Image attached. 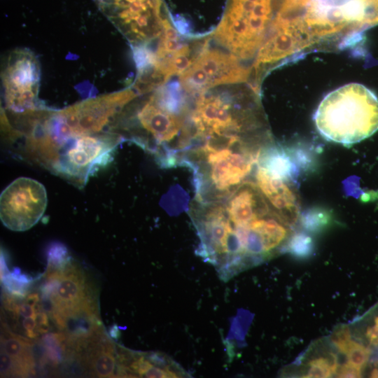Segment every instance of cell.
Segmentation results:
<instances>
[{"label":"cell","mask_w":378,"mask_h":378,"mask_svg":"<svg viewBox=\"0 0 378 378\" xmlns=\"http://www.w3.org/2000/svg\"><path fill=\"white\" fill-rule=\"evenodd\" d=\"M190 103L178 81H167L141 102L134 114L138 134L132 141L154 153L160 164L180 162L191 144Z\"/></svg>","instance_id":"cell-1"},{"label":"cell","mask_w":378,"mask_h":378,"mask_svg":"<svg viewBox=\"0 0 378 378\" xmlns=\"http://www.w3.org/2000/svg\"><path fill=\"white\" fill-rule=\"evenodd\" d=\"M262 148L253 139L208 140L191 146L180 163L195 172L197 201L227 199L246 181Z\"/></svg>","instance_id":"cell-2"},{"label":"cell","mask_w":378,"mask_h":378,"mask_svg":"<svg viewBox=\"0 0 378 378\" xmlns=\"http://www.w3.org/2000/svg\"><path fill=\"white\" fill-rule=\"evenodd\" d=\"M238 84L217 86L191 97L188 117L191 144L250 138L248 134L257 127L252 97Z\"/></svg>","instance_id":"cell-3"},{"label":"cell","mask_w":378,"mask_h":378,"mask_svg":"<svg viewBox=\"0 0 378 378\" xmlns=\"http://www.w3.org/2000/svg\"><path fill=\"white\" fill-rule=\"evenodd\" d=\"M314 120L326 140L345 146L358 143L378 131V98L361 84L345 85L323 99Z\"/></svg>","instance_id":"cell-4"},{"label":"cell","mask_w":378,"mask_h":378,"mask_svg":"<svg viewBox=\"0 0 378 378\" xmlns=\"http://www.w3.org/2000/svg\"><path fill=\"white\" fill-rule=\"evenodd\" d=\"M138 94L134 88H128L52 112L40 123V130L49 141L60 148L74 138L97 134Z\"/></svg>","instance_id":"cell-5"},{"label":"cell","mask_w":378,"mask_h":378,"mask_svg":"<svg viewBox=\"0 0 378 378\" xmlns=\"http://www.w3.org/2000/svg\"><path fill=\"white\" fill-rule=\"evenodd\" d=\"M272 0H228L211 38L239 59L251 57L262 43Z\"/></svg>","instance_id":"cell-6"},{"label":"cell","mask_w":378,"mask_h":378,"mask_svg":"<svg viewBox=\"0 0 378 378\" xmlns=\"http://www.w3.org/2000/svg\"><path fill=\"white\" fill-rule=\"evenodd\" d=\"M53 263V262L49 261ZM48 272L47 294L58 323L62 326L69 319L97 315V306L92 286L80 267L69 258Z\"/></svg>","instance_id":"cell-7"},{"label":"cell","mask_w":378,"mask_h":378,"mask_svg":"<svg viewBox=\"0 0 378 378\" xmlns=\"http://www.w3.org/2000/svg\"><path fill=\"white\" fill-rule=\"evenodd\" d=\"M248 74L237 57L222 47L210 46L209 42L178 82L187 95L194 97L217 86L244 82Z\"/></svg>","instance_id":"cell-8"},{"label":"cell","mask_w":378,"mask_h":378,"mask_svg":"<svg viewBox=\"0 0 378 378\" xmlns=\"http://www.w3.org/2000/svg\"><path fill=\"white\" fill-rule=\"evenodd\" d=\"M120 141L115 135L97 134L74 138L59 149L52 169L77 184L84 185L93 172L109 162Z\"/></svg>","instance_id":"cell-9"},{"label":"cell","mask_w":378,"mask_h":378,"mask_svg":"<svg viewBox=\"0 0 378 378\" xmlns=\"http://www.w3.org/2000/svg\"><path fill=\"white\" fill-rule=\"evenodd\" d=\"M39 80L40 68L36 56L26 49L11 52L2 71L6 108L15 113L36 111Z\"/></svg>","instance_id":"cell-10"},{"label":"cell","mask_w":378,"mask_h":378,"mask_svg":"<svg viewBox=\"0 0 378 378\" xmlns=\"http://www.w3.org/2000/svg\"><path fill=\"white\" fill-rule=\"evenodd\" d=\"M47 202V192L42 183L28 177L18 178L1 194V220L9 230H27L42 217Z\"/></svg>","instance_id":"cell-11"},{"label":"cell","mask_w":378,"mask_h":378,"mask_svg":"<svg viewBox=\"0 0 378 378\" xmlns=\"http://www.w3.org/2000/svg\"><path fill=\"white\" fill-rule=\"evenodd\" d=\"M96 328L78 340V359L92 376L111 377L116 372L121 375L120 357L116 358L114 345L94 332Z\"/></svg>","instance_id":"cell-12"},{"label":"cell","mask_w":378,"mask_h":378,"mask_svg":"<svg viewBox=\"0 0 378 378\" xmlns=\"http://www.w3.org/2000/svg\"><path fill=\"white\" fill-rule=\"evenodd\" d=\"M255 181V185L272 209L294 227L300 216L295 184L271 175L259 165Z\"/></svg>","instance_id":"cell-13"},{"label":"cell","mask_w":378,"mask_h":378,"mask_svg":"<svg viewBox=\"0 0 378 378\" xmlns=\"http://www.w3.org/2000/svg\"><path fill=\"white\" fill-rule=\"evenodd\" d=\"M337 368V354L328 337H324L312 343L286 371L300 377H335Z\"/></svg>","instance_id":"cell-14"},{"label":"cell","mask_w":378,"mask_h":378,"mask_svg":"<svg viewBox=\"0 0 378 378\" xmlns=\"http://www.w3.org/2000/svg\"><path fill=\"white\" fill-rule=\"evenodd\" d=\"M125 377L178 378L189 374L173 359L161 353L126 351L123 362Z\"/></svg>","instance_id":"cell-15"},{"label":"cell","mask_w":378,"mask_h":378,"mask_svg":"<svg viewBox=\"0 0 378 378\" xmlns=\"http://www.w3.org/2000/svg\"><path fill=\"white\" fill-rule=\"evenodd\" d=\"M303 158L304 155L298 150L274 145L262 148L257 164L271 175L296 184L300 166L307 162Z\"/></svg>","instance_id":"cell-16"},{"label":"cell","mask_w":378,"mask_h":378,"mask_svg":"<svg viewBox=\"0 0 378 378\" xmlns=\"http://www.w3.org/2000/svg\"><path fill=\"white\" fill-rule=\"evenodd\" d=\"M349 326L351 338L370 356V377H378V304Z\"/></svg>","instance_id":"cell-17"},{"label":"cell","mask_w":378,"mask_h":378,"mask_svg":"<svg viewBox=\"0 0 378 378\" xmlns=\"http://www.w3.org/2000/svg\"><path fill=\"white\" fill-rule=\"evenodd\" d=\"M1 337V351L7 354L16 365L22 376L31 372L34 365L29 340L4 330Z\"/></svg>","instance_id":"cell-18"},{"label":"cell","mask_w":378,"mask_h":378,"mask_svg":"<svg viewBox=\"0 0 378 378\" xmlns=\"http://www.w3.org/2000/svg\"><path fill=\"white\" fill-rule=\"evenodd\" d=\"M302 226L311 232H318L330 225V211L321 208H312L300 216Z\"/></svg>","instance_id":"cell-19"},{"label":"cell","mask_w":378,"mask_h":378,"mask_svg":"<svg viewBox=\"0 0 378 378\" xmlns=\"http://www.w3.org/2000/svg\"><path fill=\"white\" fill-rule=\"evenodd\" d=\"M314 248L312 239L307 234L293 233L287 245L286 251L290 252L297 258H307L309 256Z\"/></svg>","instance_id":"cell-20"}]
</instances>
